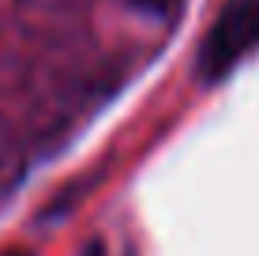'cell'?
<instances>
[{
    "instance_id": "obj_1",
    "label": "cell",
    "mask_w": 259,
    "mask_h": 256,
    "mask_svg": "<svg viewBox=\"0 0 259 256\" xmlns=\"http://www.w3.org/2000/svg\"><path fill=\"white\" fill-rule=\"evenodd\" d=\"M259 46V0H226L199 46L195 72L203 83H218L240 64L248 49Z\"/></svg>"
},
{
    "instance_id": "obj_2",
    "label": "cell",
    "mask_w": 259,
    "mask_h": 256,
    "mask_svg": "<svg viewBox=\"0 0 259 256\" xmlns=\"http://www.w3.org/2000/svg\"><path fill=\"white\" fill-rule=\"evenodd\" d=\"M132 4L139 8L143 15H154V19H162V15H169L181 0H132Z\"/></svg>"
},
{
    "instance_id": "obj_3",
    "label": "cell",
    "mask_w": 259,
    "mask_h": 256,
    "mask_svg": "<svg viewBox=\"0 0 259 256\" xmlns=\"http://www.w3.org/2000/svg\"><path fill=\"white\" fill-rule=\"evenodd\" d=\"M79 256H105V245L94 237V241H87V245H83V252H79Z\"/></svg>"
},
{
    "instance_id": "obj_4",
    "label": "cell",
    "mask_w": 259,
    "mask_h": 256,
    "mask_svg": "<svg viewBox=\"0 0 259 256\" xmlns=\"http://www.w3.org/2000/svg\"><path fill=\"white\" fill-rule=\"evenodd\" d=\"M0 256H34V252H26V249H8V252H0Z\"/></svg>"
}]
</instances>
